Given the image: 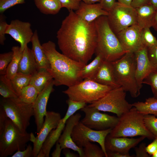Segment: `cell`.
I'll list each match as a JSON object with an SVG mask.
<instances>
[{
	"label": "cell",
	"mask_w": 157,
	"mask_h": 157,
	"mask_svg": "<svg viewBox=\"0 0 157 157\" xmlns=\"http://www.w3.org/2000/svg\"><path fill=\"white\" fill-rule=\"evenodd\" d=\"M97 33L95 53L100 54L105 60H116L128 52L125 51L116 34L111 28L107 16L103 15L95 21Z\"/></svg>",
	"instance_id": "cell-3"
},
{
	"label": "cell",
	"mask_w": 157,
	"mask_h": 157,
	"mask_svg": "<svg viewBox=\"0 0 157 157\" xmlns=\"http://www.w3.org/2000/svg\"><path fill=\"white\" fill-rule=\"evenodd\" d=\"M150 0H133L131 6L136 8L142 5L150 3Z\"/></svg>",
	"instance_id": "cell-48"
},
{
	"label": "cell",
	"mask_w": 157,
	"mask_h": 157,
	"mask_svg": "<svg viewBox=\"0 0 157 157\" xmlns=\"http://www.w3.org/2000/svg\"><path fill=\"white\" fill-rule=\"evenodd\" d=\"M66 102L68 108L65 116L61 119L57 127L50 132L40 150L44 154L45 157H49L51 148L58 141L69 118L76 111L86 106V104L84 102L75 101L69 99L66 101Z\"/></svg>",
	"instance_id": "cell-13"
},
{
	"label": "cell",
	"mask_w": 157,
	"mask_h": 157,
	"mask_svg": "<svg viewBox=\"0 0 157 157\" xmlns=\"http://www.w3.org/2000/svg\"><path fill=\"white\" fill-rule=\"evenodd\" d=\"M54 85L53 79L39 93L33 104V116L35 117L38 133L40 131L43 124L44 117L47 112L46 110L47 103L50 94L53 90Z\"/></svg>",
	"instance_id": "cell-17"
},
{
	"label": "cell",
	"mask_w": 157,
	"mask_h": 157,
	"mask_svg": "<svg viewBox=\"0 0 157 157\" xmlns=\"http://www.w3.org/2000/svg\"><path fill=\"white\" fill-rule=\"evenodd\" d=\"M8 117L6 113L3 108L0 107V133L3 130L5 127L6 120Z\"/></svg>",
	"instance_id": "cell-46"
},
{
	"label": "cell",
	"mask_w": 157,
	"mask_h": 157,
	"mask_svg": "<svg viewBox=\"0 0 157 157\" xmlns=\"http://www.w3.org/2000/svg\"><path fill=\"white\" fill-rule=\"evenodd\" d=\"M147 54L150 63L157 70V41L152 47L148 48Z\"/></svg>",
	"instance_id": "cell-41"
},
{
	"label": "cell",
	"mask_w": 157,
	"mask_h": 157,
	"mask_svg": "<svg viewBox=\"0 0 157 157\" xmlns=\"http://www.w3.org/2000/svg\"><path fill=\"white\" fill-rule=\"evenodd\" d=\"M112 129L103 130H96L91 129L79 121L74 127L72 137L74 142L79 147L83 148L89 142L98 143L107 157L105 147V139Z\"/></svg>",
	"instance_id": "cell-11"
},
{
	"label": "cell",
	"mask_w": 157,
	"mask_h": 157,
	"mask_svg": "<svg viewBox=\"0 0 157 157\" xmlns=\"http://www.w3.org/2000/svg\"><path fill=\"white\" fill-rule=\"evenodd\" d=\"M13 52L11 51L0 54V74L6 75L7 68L13 57Z\"/></svg>",
	"instance_id": "cell-38"
},
{
	"label": "cell",
	"mask_w": 157,
	"mask_h": 157,
	"mask_svg": "<svg viewBox=\"0 0 157 157\" xmlns=\"http://www.w3.org/2000/svg\"><path fill=\"white\" fill-rule=\"evenodd\" d=\"M33 105L24 102L18 97L3 98L0 102V106L5 110L8 117L23 132L26 131L30 119L34 116Z\"/></svg>",
	"instance_id": "cell-8"
},
{
	"label": "cell",
	"mask_w": 157,
	"mask_h": 157,
	"mask_svg": "<svg viewBox=\"0 0 157 157\" xmlns=\"http://www.w3.org/2000/svg\"><path fill=\"white\" fill-rule=\"evenodd\" d=\"M42 45L49 62L48 70L53 77L54 85L69 87L83 80L80 73L85 64L60 53L56 49L55 44L51 41Z\"/></svg>",
	"instance_id": "cell-2"
},
{
	"label": "cell",
	"mask_w": 157,
	"mask_h": 157,
	"mask_svg": "<svg viewBox=\"0 0 157 157\" xmlns=\"http://www.w3.org/2000/svg\"><path fill=\"white\" fill-rule=\"evenodd\" d=\"M137 24L142 28L152 27L156 10L150 3L135 8Z\"/></svg>",
	"instance_id": "cell-23"
},
{
	"label": "cell",
	"mask_w": 157,
	"mask_h": 157,
	"mask_svg": "<svg viewBox=\"0 0 157 157\" xmlns=\"http://www.w3.org/2000/svg\"><path fill=\"white\" fill-rule=\"evenodd\" d=\"M29 22L17 19L12 20L8 25L6 34L10 35L19 44L22 51L31 42L33 36L34 32Z\"/></svg>",
	"instance_id": "cell-15"
},
{
	"label": "cell",
	"mask_w": 157,
	"mask_h": 157,
	"mask_svg": "<svg viewBox=\"0 0 157 157\" xmlns=\"http://www.w3.org/2000/svg\"><path fill=\"white\" fill-rule=\"evenodd\" d=\"M126 92L121 87L113 89L103 97L89 105L99 111L115 113L119 117L133 107L132 104L126 100Z\"/></svg>",
	"instance_id": "cell-9"
},
{
	"label": "cell",
	"mask_w": 157,
	"mask_h": 157,
	"mask_svg": "<svg viewBox=\"0 0 157 157\" xmlns=\"http://www.w3.org/2000/svg\"><path fill=\"white\" fill-rule=\"evenodd\" d=\"M25 0H0V13H3L7 9L18 4L25 3Z\"/></svg>",
	"instance_id": "cell-39"
},
{
	"label": "cell",
	"mask_w": 157,
	"mask_h": 157,
	"mask_svg": "<svg viewBox=\"0 0 157 157\" xmlns=\"http://www.w3.org/2000/svg\"><path fill=\"white\" fill-rule=\"evenodd\" d=\"M81 115L79 113L74 114L67 120L64 129L58 141L62 149L67 148L77 152L80 157H83V148L78 146L73 140L72 134L73 129L80 121Z\"/></svg>",
	"instance_id": "cell-19"
},
{
	"label": "cell",
	"mask_w": 157,
	"mask_h": 157,
	"mask_svg": "<svg viewBox=\"0 0 157 157\" xmlns=\"http://www.w3.org/2000/svg\"><path fill=\"white\" fill-rule=\"evenodd\" d=\"M11 50L13 52V57L7 68L5 75L10 80L15 77L18 72L19 65L23 53V51L21 50L19 46H13Z\"/></svg>",
	"instance_id": "cell-29"
},
{
	"label": "cell",
	"mask_w": 157,
	"mask_h": 157,
	"mask_svg": "<svg viewBox=\"0 0 157 157\" xmlns=\"http://www.w3.org/2000/svg\"><path fill=\"white\" fill-rule=\"evenodd\" d=\"M96 55V57L91 63L85 65L82 69L80 75L83 80H92L97 73L103 61L104 60L100 55Z\"/></svg>",
	"instance_id": "cell-28"
},
{
	"label": "cell",
	"mask_w": 157,
	"mask_h": 157,
	"mask_svg": "<svg viewBox=\"0 0 157 157\" xmlns=\"http://www.w3.org/2000/svg\"><path fill=\"white\" fill-rule=\"evenodd\" d=\"M56 33L59 49L72 59L86 65L95 53L97 33L95 21L86 22L71 10Z\"/></svg>",
	"instance_id": "cell-1"
},
{
	"label": "cell",
	"mask_w": 157,
	"mask_h": 157,
	"mask_svg": "<svg viewBox=\"0 0 157 157\" xmlns=\"http://www.w3.org/2000/svg\"><path fill=\"white\" fill-rule=\"evenodd\" d=\"M53 79L52 76L47 69L39 68L32 76L29 84L35 87L40 92Z\"/></svg>",
	"instance_id": "cell-26"
},
{
	"label": "cell",
	"mask_w": 157,
	"mask_h": 157,
	"mask_svg": "<svg viewBox=\"0 0 157 157\" xmlns=\"http://www.w3.org/2000/svg\"><path fill=\"white\" fill-rule=\"evenodd\" d=\"M107 157H131L130 154H125L117 152H107Z\"/></svg>",
	"instance_id": "cell-50"
},
{
	"label": "cell",
	"mask_w": 157,
	"mask_h": 157,
	"mask_svg": "<svg viewBox=\"0 0 157 157\" xmlns=\"http://www.w3.org/2000/svg\"><path fill=\"white\" fill-rule=\"evenodd\" d=\"M0 94L5 99L18 97L11 80L8 79L5 75H0Z\"/></svg>",
	"instance_id": "cell-31"
},
{
	"label": "cell",
	"mask_w": 157,
	"mask_h": 157,
	"mask_svg": "<svg viewBox=\"0 0 157 157\" xmlns=\"http://www.w3.org/2000/svg\"><path fill=\"white\" fill-rule=\"evenodd\" d=\"M32 76L31 75L18 72L15 77L11 80L13 88L18 97L22 89L29 84Z\"/></svg>",
	"instance_id": "cell-33"
},
{
	"label": "cell",
	"mask_w": 157,
	"mask_h": 157,
	"mask_svg": "<svg viewBox=\"0 0 157 157\" xmlns=\"http://www.w3.org/2000/svg\"><path fill=\"white\" fill-rule=\"evenodd\" d=\"M39 93L35 87L29 84L22 89L18 98L24 102L33 104Z\"/></svg>",
	"instance_id": "cell-32"
},
{
	"label": "cell",
	"mask_w": 157,
	"mask_h": 157,
	"mask_svg": "<svg viewBox=\"0 0 157 157\" xmlns=\"http://www.w3.org/2000/svg\"><path fill=\"white\" fill-rule=\"evenodd\" d=\"M146 138L143 136L135 138L126 137H113L109 134L105 140V147L107 152H117L129 155V152Z\"/></svg>",
	"instance_id": "cell-18"
},
{
	"label": "cell",
	"mask_w": 157,
	"mask_h": 157,
	"mask_svg": "<svg viewBox=\"0 0 157 157\" xmlns=\"http://www.w3.org/2000/svg\"><path fill=\"white\" fill-rule=\"evenodd\" d=\"M85 114L81 122L88 127L100 131L113 129L117 123L119 117L102 113L95 108L86 106L81 109Z\"/></svg>",
	"instance_id": "cell-12"
},
{
	"label": "cell",
	"mask_w": 157,
	"mask_h": 157,
	"mask_svg": "<svg viewBox=\"0 0 157 157\" xmlns=\"http://www.w3.org/2000/svg\"><path fill=\"white\" fill-rule=\"evenodd\" d=\"M6 22L4 16L3 14L0 15V44L3 45L6 40L5 35L8 25Z\"/></svg>",
	"instance_id": "cell-42"
},
{
	"label": "cell",
	"mask_w": 157,
	"mask_h": 157,
	"mask_svg": "<svg viewBox=\"0 0 157 157\" xmlns=\"http://www.w3.org/2000/svg\"><path fill=\"white\" fill-rule=\"evenodd\" d=\"M92 80L113 89L121 87L116 79L111 62L105 60Z\"/></svg>",
	"instance_id": "cell-21"
},
{
	"label": "cell",
	"mask_w": 157,
	"mask_h": 157,
	"mask_svg": "<svg viewBox=\"0 0 157 157\" xmlns=\"http://www.w3.org/2000/svg\"><path fill=\"white\" fill-rule=\"evenodd\" d=\"M62 8H65L69 11L76 10L79 8L81 0H59Z\"/></svg>",
	"instance_id": "cell-40"
},
{
	"label": "cell",
	"mask_w": 157,
	"mask_h": 157,
	"mask_svg": "<svg viewBox=\"0 0 157 157\" xmlns=\"http://www.w3.org/2000/svg\"><path fill=\"white\" fill-rule=\"evenodd\" d=\"M118 2L128 6H131L133 0H117Z\"/></svg>",
	"instance_id": "cell-54"
},
{
	"label": "cell",
	"mask_w": 157,
	"mask_h": 157,
	"mask_svg": "<svg viewBox=\"0 0 157 157\" xmlns=\"http://www.w3.org/2000/svg\"><path fill=\"white\" fill-rule=\"evenodd\" d=\"M84 3L88 4H92L95 3L97 2H100L101 0H81Z\"/></svg>",
	"instance_id": "cell-53"
},
{
	"label": "cell",
	"mask_w": 157,
	"mask_h": 157,
	"mask_svg": "<svg viewBox=\"0 0 157 157\" xmlns=\"http://www.w3.org/2000/svg\"><path fill=\"white\" fill-rule=\"evenodd\" d=\"M144 122L147 129L157 138V117L152 115H145Z\"/></svg>",
	"instance_id": "cell-36"
},
{
	"label": "cell",
	"mask_w": 157,
	"mask_h": 157,
	"mask_svg": "<svg viewBox=\"0 0 157 157\" xmlns=\"http://www.w3.org/2000/svg\"><path fill=\"white\" fill-rule=\"evenodd\" d=\"M142 29L137 24L122 30L116 35L125 51L135 53L144 46L141 39Z\"/></svg>",
	"instance_id": "cell-14"
},
{
	"label": "cell",
	"mask_w": 157,
	"mask_h": 157,
	"mask_svg": "<svg viewBox=\"0 0 157 157\" xmlns=\"http://www.w3.org/2000/svg\"><path fill=\"white\" fill-rule=\"evenodd\" d=\"M141 39L143 44L147 48L152 47L157 41L156 38L152 34L149 28H142Z\"/></svg>",
	"instance_id": "cell-35"
},
{
	"label": "cell",
	"mask_w": 157,
	"mask_h": 157,
	"mask_svg": "<svg viewBox=\"0 0 157 157\" xmlns=\"http://www.w3.org/2000/svg\"><path fill=\"white\" fill-rule=\"evenodd\" d=\"M113 89L90 79H84L79 83L68 87L63 92L69 99L91 104L104 96Z\"/></svg>",
	"instance_id": "cell-7"
},
{
	"label": "cell",
	"mask_w": 157,
	"mask_h": 157,
	"mask_svg": "<svg viewBox=\"0 0 157 157\" xmlns=\"http://www.w3.org/2000/svg\"><path fill=\"white\" fill-rule=\"evenodd\" d=\"M42 127L33 142V157H37L42 145L50 132L56 128L62 119L60 114L47 111Z\"/></svg>",
	"instance_id": "cell-16"
},
{
	"label": "cell",
	"mask_w": 157,
	"mask_h": 157,
	"mask_svg": "<svg viewBox=\"0 0 157 157\" xmlns=\"http://www.w3.org/2000/svg\"><path fill=\"white\" fill-rule=\"evenodd\" d=\"M34 1L37 8L44 14H56L62 8L59 0H34Z\"/></svg>",
	"instance_id": "cell-27"
},
{
	"label": "cell",
	"mask_w": 157,
	"mask_h": 157,
	"mask_svg": "<svg viewBox=\"0 0 157 157\" xmlns=\"http://www.w3.org/2000/svg\"><path fill=\"white\" fill-rule=\"evenodd\" d=\"M142 83L150 86L154 97L157 99V70L148 74L143 80Z\"/></svg>",
	"instance_id": "cell-37"
},
{
	"label": "cell",
	"mask_w": 157,
	"mask_h": 157,
	"mask_svg": "<svg viewBox=\"0 0 157 157\" xmlns=\"http://www.w3.org/2000/svg\"><path fill=\"white\" fill-rule=\"evenodd\" d=\"M147 49V47L144 45L134 53L136 61V78L138 83L141 88L144 79L151 72L157 70L149 60Z\"/></svg>",
	"instance_id": "cell-20"
},
{
	"label": "cell",
	"mask_w": 157,
	"mask_h": 157,
	"mask_svg": "<svg viewBox=\"0 0 157 157\" xmlns=\"http://www.w3.org/2000/svg\"><path fill=\"white\" fill-rule=\"evenodd\" d=\"M63 149V154L65 157H77L79 156L78 154L71 152L69 148H66Z\"/></svg>",
	"instance_id": "cell-51"
},
{
	"label": "cell",
	"mask_w": 157,
	"mask_h": 157,
	"mask_svg": "<svg viewBox=\"0 0 157 157\" xmlns=\"http://www.w3.org/2000/svg\"><path fill=\"white\" fill-rule=\"evenodd\" d=\"M152 157H157V150L151 156Z\"/></svg>",
	"instance_id": "cell-56"
},
{
	"label": "cell",
	"mask_w": 157,
	"mask_h": 157,
	"mask_svg": "<svg viewBox=\"0 0 157 157\" xmlns=\"http://www.w3.org/2000/svg\"><path fill=\"white\" fill-rule=\"evenodd\" d=\"M26 148L22 151L16 152L12 157H33V147L30 144L26 146Z\"/></svg>",
	"instance_id": "cell-43"
},
{
	"label": "cell",
	"mask_w": 157,
	"mask_h": 157,
	"mask_svg": "<svg viewBox=\"0 0 157 157\" xmlns=\"http://www.w3.org/2000/svg\"><path fill=\"white\" fill-rule=\"evenodd\" d=\"M81 19L88 23L94 21L103 15L107 16L108 13L103 9L99 3L88 4L81 1L78 9L75 12Z\"/></svg>",
	"instance_id": "cell-22"
},
{
	"label": "cell",
	"mask_w": 157,
	"mask_h": 157,
	"mask_svg": "<svg viewBox=\"0 0 157 157\" xmlns=\"http://www.w3.org/2000/svg\"><path fill=\"white\" fill-rule=\"evenodd\" d=\"M39 69L35 60L31 49L26 46L23 51L18 72L33 75Z\"/></svg>",
	"instance_id": "cell-25"
},
{
	"label": "cell",
	"mask_w": 157,
	"mask_h": 157,
	"mask_svg": "<svg viewBox=\"0 0 157 157\" xmlns=\"http://www.w3.org/2000/svg\"><path fill=\"white\" fill-rule=\"evenodd\" d=\"M119 84L133 98L140 94L141 88L136 78V61L134 53L127 52L122 57L111 62Z\"/></svg>",
	"instance_id": "cell-4"
},
{
	"label": "cell",
	"mask_w": 157,
	"mask_h": 157,
	"mask_svg": "<svg viewBox=\"0 0 157 157\" xmlns=\"http://www.w3.org/2000/svg\"><path fill=\"white\" fill-rule=\"evenodd\" d=\"M132 105L139 112L144 115H152L157 117V99L154 97L146 99L144 102H135Z\"/></svg>",
	"instance_id": "cell-30"
},
{
	"label": "cell",
	"mask_w": 157,
	"mask_h": 157,
	"mask_svg": "<svg viewBox=\"0 0 157 157\" xmlns=\"http://www.w3.org/2000/svg\"><path fill=\"white\" fill-rule=\"evenodd\" d=\"M62 149L60 144L58 142L56 143L55 149L52 153V157H60Z\"/></svg>",
	"instance_id": "cell-49"
},
{
	"label": "cell",
	"mask_w": 157,
	"mask_h": 157,
	"mask_svg": "<svg viewBox=\"0 0 157 157\" xmlns=\"http://www.w3.org/2000/svg\"><path fill=\"white\" fill-rule=\"evenodd\" d=\"M150 3L156 9H157V0H150Z\"/></svg>",
	"instance_id": "cell-55"
},
{
	"label": "cell",
	"mask_w": 157,
	"mask_h": 157,
	"mask_svg": "<svg viewBox=\"0 0 157 157\" xmlns=\"http://www.w3.org/2000/svg\"><path fill=\"white\" fill-rule=\"evenodd\" d=\"M30 138L31 133L22 132L8 118L3 130L0 133V157H6L24 150Z\"/></svg>",
	"instance_id": "cell-6"
},
{
	"label": "cell",
	"mask_w": 157,
	"mask_h": 157,
	"mask_svg": "<svg viewBox=\"0 0 157 157\" xmlns=\"http://www.w3.org/2000/svg\"><path fill=\"white\" fill-rule=\"evenodd\" d=\"M147 152L151 156L157 150V138H155L153 141L146 147Z\"/></svg>",
	"instance_id": "cell-47"
},
{
	"label": "cell",
	"mask_w": 157,
	"mask_h": 157,
	"mask_svg": "<svg viewBox=\"0 0 157 157\" xmlns=\"http://www.w3.org/2000/svg\"><path fill=\"white\" fill-rule=\"evenodd\" d=\"M146 144L142 143L138 147H135V150L136 157H150V156L147 152L146 150Z\"/></svg>",
	"instance_id": "cell-44"
},
{
	"label": "cell",
	"mask_w": 157,
	"mask_h": 157,
	"mask_svg": "<svg viewBox=\"0 0 157 157\" xmlns=\"http://www.w3.org/2000/svg\"><path fill=\"white\" fill-rule=\"evenodd\" d=\"M116 2L115 0H101L99 3L103 9L108 12L113 7Z\"/></svg>",
	"instance_id": "cell-45"
},
{
	"label": "cell",
	"mask_w": 157,
	"mask_h": 157,
	"mask_svg": "<svg viewBox=\"0 0 157 157\" xmlns=\"http://www.w3.org/2000/svg\"><path fill=\"white\" fill-rule=\"evenodd\" d=\"M152 27L157 31V9L156 11Z\"/></svg>",
	"instance_id": "cell-52"
},
{
	"label": "cell",
	"mask_w": 157,
	"mask_h": 157,
	"mask_svg": "<svg viewBox=\"0 0 157 157\" xmlns=\"http://www.w3.org/2000/svg\"><path fill=\"white\" fill-rule=\"evenodd\" d=\"M83 149V157H105L102 149L90 142L87 143Z\"/></svg>",
	"instance_id": "cell-34"
},
{
	"label": "cell",
	"mask_w": 157,
	"mask_h": 157,
	"mask_svg": "<svg viewBox=\"0 0 157 157\" xmlns=\"http://www.w3.org/2000/svg\"><path fill=\"white\" fill-rule=\"evenodd\" d=\"M107 16L109 25L116 35L122 30L137 24L135 9L116 2Z\"/></svg>",
	"instance_id": "cell-10"
},
{
	"label": "cell",
	"mask_w": 157,
	"mask_h": 157,
	"mask_svg": "<svg viewBox=\"0 0 157 157\" xmlns=\"http://www.w3.org/2000/svg\"><path fill=\"white\" fill-rule=\"evenodd\" d=\"M31 42L32 44L31 49L35 60L39 68L49 69L50 63L44 49L40 42L37 30L34 32Z\"/></svg>",
	"instance_id": "cell-24"
},
{
	"label": "cell",
	"mask_w": 157,
	"mask_h": 157,
	"mask_svg": "<svg viewBox=\"0 0 157 157\" xmlns=\"http://www.w3.org/2000/svg\"><path fill=\"white\" fill-rule=\"evenodd\" d=\"M109 135L113 137L140 136L150 140L155 138L145 125L144 115L139 112L134 107L119 117L117 123Z\"/></svg>",
	"instance_id": "cell-5"
}]
</instances>
